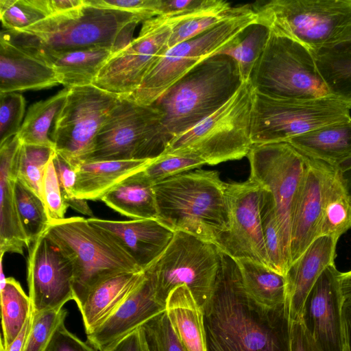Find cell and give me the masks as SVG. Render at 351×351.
<instances>
[{
  "mask_svg": "<svg viewBox=\"0 0 351 351\" xmlns=\"http://www.w3.org/2000/svg\"><path fill=\"white\" fill-rule=\"evenodd\" d=\"M2 337L1 346L6 348L17 337L32 311L29 295L12 277L1 285Z\"/></svg>",
  "mask_w": 351,
  "mask_h": 351,
  "instance_id": "obj_36",
  "label": "cell"
},
{
  "mask_svg": "<svg viewBox=\"0 0 351 351\" xmlns=\"http://www.w3.org/2000/svg\"><path fill=\"white\" fill-rule=\"evenodd\" d=\"M269 36V30L267 27L254 23L236 42L218 54L226 55L233 59L237 65L242 82H250L253 70L264 51Z\"/></svg>",
  "mask_w": 351,
  "mask_h": 351,
  "instance_id": "obj_37",
  "label": "cell"
},
{
  "mask_svg": "<svg viewBox=\"0 0 351 351\" xmlns=\"http://www.w3.org/2000/svg\"><path fill=\"white\" fill-rule=\"evenodd\" d=\"M69 89L64 88L30 106L18 133L22 143L54 148L49 135V128L64 103Z\"/></svg>",
  "mask_w": 351,
  "mask_h": 351,
  "instance_id": "obj_35",
  "label": "cell"
},
{
  "mask_svg": "<svg viewBox=\"0 0 351 351\" xmlns=\"http://www.w3.org/2000/svg\"><path fill=\"white\" fill-rule=\"evenodd\" d=\"M343 317L344 328L351 349V298H344Z\"/></svg>",
  "mask_w": 351,
  "mask_h": 351,
  "instance_id": "obj_54",
  "label": "cell"
},
{
  "mask_svg": "<svg viewBox=\"0 0 351 351\" xmlns=\"http://www.w3.org/2000/svg\"><path fill=\"white\" fill-rule=\"evenodd\" d=\"M341 287L344 298H351V270L347 272H341Z\"/></svg>",
  "mask_w": 351,
  "mask_h": 351,
  "instance_id": "obj_55",
  "label": "cell"
},
{
  "mask_svg": "<svg viewBox=\"0 0 351 351\" xmlns=\"http://www.w3.org/2000/svg\"><path fill=\"white\" fill-rule=\"evenodd\" d=\"M252 7L250 4L232 6L223 0H206L202 6L173 27L168 49L245 13Z\"/></svg>",
  "mask_w": 351,
  "mask_h": 351,
  "instance_id": "obj_32",
  "label": "cell"
},
{
  "mask_svg": "<svg viewBox=\"0 0 351 351\" xmlns=\"http://www.w3.org/2000/svg\"><path fill=\"white\" fill-rule=\"evenodd\" d=\"M250 83L255 91L273 97L311 100L332 97L313 52L295 40L271 32Z\"/></svg>",
  "mask_w": 351,
  "mask_h": 351,
  "instance_id": "obj_8",
  "label": "cell"
},
{
  "mask_svg": "<svg viewBox=\"0 0 351 351\" xmlns=\"http://www.w3.org/2000/svg\"><path fill=\"white\" fill-rule=\"evenodd\" d=\"M332 168L308 158V167L291 215V265L319 237L324 192Z\"/></svg>",
  "mask_w": 351,
  "mask_h": 351,
  "instance_id": "obj_20",
  "label": "cell"
},
{
  "mask_svg": "<svg viewBox=\"0 0 351 351\" xmlns=\"http://www.w3.org/2000/svg\"><path fill=\"white\" fill-rule=\"evenodd\" d=\"M165 312L184 351H207L204 309L186 285L170 292Z\"/></svg>",
  "mask_w": 351,
  "mask_h": 351,
  "instance_id": "obj_27",
  "label": "cell"
},
{
  "mask_svg": "<svg viewBox=\"0 0 351 351\" xmlns=\"http://www.w3.org/2000/svg\"><path fill=\"white\" fill-rule=\"evenodd\" d=\"M60 84L53 64L40 48L2 30L0 93L49 88Z\"/></svg>",
  "mask_w": 351,
  "mask_h": 351,
  "instance_id": "obj_19",
  "label": "cell"
},
{
  "mask_svg": "<svg viewBox=\"0 0 351 351\" xmlns=\"http://www.w3.org/2000/svg\"><path fill=\"white\" fill-rule=\"evenodd\" d=\"M96 7L130 12L138 16L142 23L160 15L161 0H84Z\"/></svg>",
  "mask_w": 351,
  "mask_h": 351,
  "instance_id": "obj_47",
  "label": "cell"
},
{
  "mask_svg": "<svg viewBox=\"0 0 351 351\" xmlns=\"http://www.w3.org/2000/svg\"><path fill=\"white\" fill-rule=\"evenodd\" d=\"M64 308L34 312L32 326L23 351H45L58 327L64 322Z\"/></svg>",
  "mask_w": 351,
  "mask_h": 351,
  "instance_id": "obj_44",
  "label": "cell"
},
{
  "mask_svg": "<svg viewBox=\"0 0 351 351\" xmlns=\"http://www.w3.org/2000/svg\"><path fill=\"white\" fill-rule=\"evenodd\" d=\"M45 235L73 266V300L79 310L90 291L104 280L143 271L112 236L84 217L51 222Z\"/></svg>",
  "mask_w": 351,
  "mask_h": 351,
  "instance_id": "obj_4",
  "label": "cell"
},
{
  "mask_svg": "<svg viewBox=\"0 0 351 351\" xmlns=\"http://www.w3.org/2000/svg\"><path fill=\"white\" fill-rule=\"evenodd\" d=\"M350 119V109L333 97L295 100L254 90L251 141L252 145L287 142L324 125Z\"/></svg>",
  "mask_w": 351,
  "mask_h": 351,
  "instance_id": "obj_12",
  "label": "cell"
},
{
  "mask_svg": "<svg viewBox=\"0 0 351 351\" xmlns=\"http://www.w3.org/2000/svg\"><path fill=\"white\" fill-rule=\"evenodd\" d=\"M254 23L256 15L252 7L245 13L172 47L152 67L139 88L125 97L141 105H152L191 69L233 44Z\"/></svg>",
  "mask_w": 351,
  "mask_h": 351,
  "instance_id": "obj_11",
  "label": "cell"
},
{
  "mask_svg": "<svg viewBox=\"0 0 351 351\" xmlns=\"http://www.w3.org/2000/svg\"><path fill=\"white\" fill-rule=\"evenodd\" d=\"M139 328L147 351H184L165 311Z\"/></svg>",
  "mask_w": 351,
  "mask_h": 351,
  "instance_id": "obj_42",
  "label": "cell"
},
{
  "mask_svg": "<svg viewBox=\"0 0 351 351\" xmlns=\"http://www.w3.org/2000/svg\"><path fill=\"white\" fill-rule=\"evenodd\" d=\"M219 266V250L215 244L175 231L163 253L144 271L162 305L165 306L173 289L186 285L204 307L213 293Z\"/></svg>",
  "mask_w": 351,
  "mask_h": 351,
  "instance_id": "obj_9",
  "label": "cell"
},
{
  "mask_svg": "<svg viewBox=\"0 0 351 351\" xmlns=\"http://www.w3.org/2000/svg\"><path fill=\"white\" fill-rule=\"evenodd\" d=\"M121 97L93 84L69 88L50 134L55 151L75 168L86 162Z\"/></svg>",
  "mask_w": 351,
  "mask_h": 351,
  "instance_id": "obj_13",
  "label": "cell"
},
{
  "mask_svg": "<svg viewBox=\"0 0 351 351\" xmlns=\"http://www.w3.org/2000/svg\"><path fill=\"white\" fill-rule=\"evenodd\" d=\"M330 95L351 109V50L337 47L314 52Z\"/></svg>",
  "mask_w": 351,
  "mask_h": 351,
  "instance_id": "obj_34",
  "label": "cell"
},
{
  "mask_svg": "<svg viewBox=\"0 0 351 351\" xmlns=\"http://www.w3.org/2000/svg\"><path fill=\"white\" fill-rule=\"evenodd\" d=\"M341 177L351 200V166L340 171Z\"/></svg>",
  "mask_w": 351,
  "mask_h": 351,
  "instance_id": "obj_56",
  "label": "cell"
},
{
  "mask_svg": "<svg viewBox=\"0 0 351 351\" xmlns=\"http://www.w3.org/2000/svg\"><path fill=\"white\" fill-rule=\"evenodd\" d=\"M165 311L155 298L151 282L145 280L117 309L92 332L86 334L90 346L104 351L145 322Z\"/></svg>",
  "mask_w": 351,
  "mask_h": 351,
  "instance_id": "obj_22",
  "label": "cell"
},
{
  "mask_svg": "<svg viewBox=\"0 0 351 351\" xmlns=\"http://www.w3.org/2000/svg\"><path fill=\"white\" fill-rule=\"evenodd\" d=\"M42 188L43 202L51 222L66 218L65 214L69 206L62 195L52 156L45 169Z\"/></svg>",
  "mask_w": 351,
  "mask_h": 351,
  "instance_id": "obj_46",
  "label": "cell"
},
{
  "mask_svg": "<svg viewBox=\"0 0 351 351\" xmlns=\"http://www.w3.org/2000/svg\"><path fill=\"white\" fill-rule=\"evenodd\" d=\"M101 200L112 210L132 219H158L153 184L141 171L112 188Z\"/></svg>",
  "mask_w": 351,
  "mask_h": 351,
  "instance_id": "obj_31",
  "label": "cell"
},
{
  "mask_svg": "<svg viewBox=\"0 0 351 351\" xmlns=\"http://www.w3.org/2000/svg\"><path fill=\"white\" fill-rule=\"evenodd\" d=\"M261 217L269 267L285 276L290 266V260L285 247L273 198L263 188L261 198Z\"/></svg>",
  "mask_w": 351,
  "mask_h": 351,
  "instance_id": "obj_38",
  "label": "cell"
},
{
  "mask_svg": "<svg viewBox=\"0 0 351 351\" xmlns=\"http://www.w3.org/2000/svg\"><path fill=\"white\" fill-rule=\"evenodd\" d=\"M287 142L308 158L339 171L351 166V119L324 125Z\"/></svg>",
  "mask_w": 351,
  "mask_h": 351,
  "instance_id": "obj_25",
  "label": "cell"
},
{
  "mask_svg": "<svg viewBox=\"0 0 351 351\" xmlns=\"http://www.w3.org/2000/svg\"><path fill=\"white\" fill-rule=\"evenodd\" d=\"M290 351H322L302 318L290 322Z\"/></svg>",
  "mask_w": 351,
  "mask_h": 351,
  "instance_id": "obj_50",
  "label": "cell"
},
{
  "mask_svg": "<svg viewBox=\"0 0 351 351\" xmlns=\"http://www.w3.org/2000/svg\"><path fill=\"white\" fill-rule=\"evenodd\" d=\"M343 334H344V343H343V351H351V349L350 348V345L348 343V337H347V335L346 333V330L344 328V325H343Z\"/></svg>",
  "mask_w": 351,
  "mask_h": 351,
  "instance_id": "obj_58",
  "label": "cell"
},
{
  "mask_svg": "<svg viewBox=\"0 0 351 351\" xmlns=\"http://www.w3.org/2000/svg\"><path fill=\"white\" fill-rule=\"evenodd\" d=\"M154 159L83 162L75 168V197L85 200H101L112 188L143 170Z\"/></svg>",
  "mask_w": 351,
  "mask_h": 351,
  "instance_id": "obj_26",
  "label": "cell"
},
{
  "mask_svg": "<svg viewBox=\"0 0 351 351\" xmlns=\"http://www.w3.org/2000/svg\"><path fill=\"white\" fill-rule=\"evenodd\" d=\"M15 195L20 222L29 247L47 232L51 221L44 202L19 180Z\"/></svg>",
  "mask_w": 351,
  "mask_h": 351,
  "instance_id": "obj_39",
  "label": "cell"
},
{
  "mask_svg": "<svg viewBox=\"0 0 351 351\" xmlns=\"http://www.w3.org/2000/svg\"><path fill=\"white\" fill-rule=\"evenodd\" d=\"M45 351H98L83 341L62 323L55 331Z\"/></svg>",
  "mask_w": 351,
  "mask_h": 351,
  "instance_id": "obj_49",
  "label": "cell"
},
{
  "mask_svg": "<svg viewBox=\"0 0 351 351\" xmlns=\"http://www.w3.org/2000/svg\"><path fill=\"white\" fill-rule=\"evenodd\" d=\"M243 83L235 61L217 54L191 69L152 105L172 139L215 112Z\"/></svg>",
  "mask_w": 351,
  "mask_h": 351,
  "instance_id": "obj_5",
  "label": "cell"
},
{
  "mask_svg": "<svg viewBox=\"0 0 351 351\" xmlns=\"http://www.w3.org/2000/svg\"><path fill=\"white\" fill-rule=\"evenodd\" d=\"M87 219L112 236L143 271L163 253L175 232L153 219L114 221L93 217Z\"/></svg>",
  "mask_w": 351,
  "mask_h": 351,
  "instance_id": "obj_21",
  "label": "cell"
},
{
  "mask_svg": "<svg viewBox=\"0 0 351 351\" xmlns=\"http://www.w3.org/2000/svg\"><path fill=\"white\" fill-rule=\"evenodd\" d=\"M213 293L204 306L207 351H290L286 312L268 314L247 296L235 260L219 250Z\"/></svg>",
  "mask_w": 351,
  "mask_h": 351,
  "instance_id": "obj_1",
  "label": "cell"
},
{
  "mask_svg": "<svg viewBox=\"0 0 351 351\" xmlns=\"http://www.w3.org/2000/svg\"><path fill=\"white\" fill-rule=\"evenodd\" d=\"M351 228V200L342 181L340 171L332 168L324 196L319 237L337 240Z\"/></svg>",
  "mask_w": 351,
  "mask_h": 351,
  "instance_id": "obj_33",
  "label": "cell"
},
{
  "mask_svg": "<svg viewBox=\"0 0 351 351\" xmlns=\"http://www.w3.org/2000/svg\"><path fill=\"white\" fill-rule=\"evenodd\" d=\"M158 220L217 247L230 228L226 183L216 171L197 169L153 185Z\"/></svg>",
  "mask_w": 351,
  "mask_h": 351,
  "instance_id": "obj_2",
  "label": "cell"
},
{
  "mask_svg": "<svg viewBox=\"0 0 351 351\" xmlns=\"http://www.w3.org/2000/svg\"><path fill=\"white\" fill-rule=\"evenodd\" d=\"M341 274L335 263L320 275L305 300L302 319L322 351H343L344 343Z\"/></svg>",
  "mask_w": 351,
  "mask_h": 351,
  "instance_id": "obj_18",
  "label": "cell"
},
{
  "mask_svg": "<svg viewBox=\"0 0 351 351\" xmlns=\"http://www.w3.org/2000/svg\"><path fill=\"white\" fill-rule=\"evenodd\" d=\"M230 228L217 247L234 259L245 258L269 267L264 242L261 217L262 187L248 178L226 183Z\"/></svg>",
  "mask_w": 351,
  "mask_h": 351,
  "instance_id": "obj_16",
  "label": "cell"
},
{
  "mask_svg": "<svg viewBox=\"0 0 351 351\" xmlns=\"http://www.w3.org/2000/svg\"><path fill=\"white\" fill-rule=\"evenodd\" d=\"M204 165L202 161L188 155L162 154L141 173L154 185L175 175L199 169Z\"/></svg>",
  "mask_w": 351,
  "mask_h": 351,
  "instance_id": "obj_43",
  "label": "cell"
},
{
  "mask_svg": "<svg viewBox=\"0 0 351 351\" xmlns=\"http://www.w3.org/2000/svg\"><path fill=\"white\" fill-rule=\"evenodd\" d=\"M145 278L144 271L123 273L95 287L80 310L86 333L107 319Z\"/></svg>",
  "mask_w": 351,
  "mask_h": 351,
  "instance_id": "obj_29",
  "label": "cell"
},
{
  "mask_svg": "<svg viewBox=\"0 0 351 351\" xmlns=\"http://www.w3.org/2000/svg\"><path fill=\"white\" fill-rule=\"evenodd\" d=\"M204 1L205 0H161L160 15L187 12L198 8Z\"/></svg>",
  "mask_w": 351,
  "mask_h": 351,
  "instance_id": "obj_51",
  "label": "cell"
},
{
  "mask_svg": "<svg viewBox=\"0 0 351 351\" xmlns=\"http://www.w3.org/2000/svg\"><path fill=\"white\" fill-rule=\"evenodd\" d=\"M104 351H145L140 328L115 342Z\"/></svg>",
  "mask_w": 351,
  "mask_h": 351,
  "instance_id": "obj_52",
  "label": "cell"
},
{
  "mask_svg": "<svg viewBox=\"0 0 351 351\" xmlns=\"http://www.w3.org/2000/svg\"><path fill=\"white\" fill-rule=\"evenodd\" d=\"M28 250L29 296L34 313L62 308L73 300V269L70 261L45 233Z\"/></svg>",
  "mask_w": 351,
  "mask_h": 351,
  "instance_id": "obj_17",
  "label": "cell"
},
{
  "mask_svg": "<svg viewBox=\"0 0 351 351\" xmlns=\"http://www.w3.org/2000/svg\"><path fill=\"white\" fill-rule=\"evenodd\" d=\"M53 147L21 144L19 160L18 180L43 199V180Z\"/></svg>",
  "mask_w": 351,
  "mask_h": 351,
  "instance_id": "obj_41",
  "label": "cell"
},
{
  "mask_svg": "<svg viewBox=\"0 0 351 351\" xmlns=\"http://www.w3.org/2000/svg\"><path fill=\"white\" fill-rule=\"evenodd\" d=\"M53 14L51 0H0L4 30H19Z\"/></svg>",
  "mask_w": 351,
  "mask_h": 351,
  "instance_id": "obj_40",
  "label": "cell"
},
{
  "mask_svg": "<svg viewBox=\"0 0 351 351\" xmlns=\"http://www.w3.org/2000/svg\"><path fill=\"white\" fill-rule=\"evenodd\" d=\"M33 319L34 311L32 307L30 314L17 337L8 348H4L1 346V351H23L32 326Z\"/></svg>",
  "mask_w": 351,
  "mask_h": 351,
  "instance_id": "obj_53",
  "label": "cell"
},
{
  "mask_svg": "<svg viewBox=\"0 0 351 351\" xmlns=\"http://www.w3.org/2000/svg\"><path fill=\"white\" fill-rule=\"evenodd\" d=\"M53 65L60 84L66 88L93 84L98 73L116 51L92 47L69 51H44Z\"/></svg>",
  "mask_w": 351,
  "mask_h": 351,
  "instance_id": "obj_30",
  "label": "cell"
},
{
  "mask_svg": "<svg viewBox=\"0 0 351 351\" xmlns=\"http://www.w3.org/2000/svg\"><path fill=\"white\" fill-rule=\"evenodd\" d=\"M195 10L157 16L143 22L138 36L113 53L93 85L120 96H129L168 49L173 27Z\"/></svg>",
  "mask_w": 351,
  "mask_h": 351,
  "instance_id": "obj_14",
  "label": "cell"
},
{
  "mask_svg": "<svg viewBox=\"0 0 351 351\" xmlns=\"http://www.w3.org/2000/svg\"><path fill=\"white\" fill-rule=\"evenodd\" d=\"M254 93L250 82H243L215 112L173 137L162 154L188 155L210 165L247 156L252 145Z\"/></svg>",
  "mask_w": 351,
  "mask_h": 351,
  "instance_id": "obj_6",
  "label": "cell"
},
{
  "mask_svg": "<svg viewBox=\"0 0 351 351\" xmlns=\"http://www.w3.org/2000/svg\"><path fill=\"white\" fill-rule=\"evenodd\" d=\"M234 260L239 269L245 292L253 304L265 313L285 311L286 276L249 258Z\"/></svg>",
  "mask_w": 351,
  "mask_h": 351,
  "instance_id": "obj_28",
  "label": "cell"
},
{
  "mask_svg": "<svg viewBox=\"0 0 351 351\" xmlns=\"http://www.w3.org/2000/svg\"><path fill=\"white\" fill-rule=\"evenodd\" d=\"M335 47L346 49V50H351V40H349L345 43H343Z\"/></svg>",
  "mask_w": 351,
  "mask_h": 351,
  "instance_id": "obj_57",
  "label": "cell"
},
{
  "mask_svg": "<svg viewBox=\"0 0 351 351\" xmlns=\"http://www.w3.org/2000/svg\"><path fill=\"white\" fill-rule=\"evenodd\" d=\"M143 346H144V344H143ZM144 349H145V351H147V350H145V346H144Z\"/></svg>",
  "mask_w": 351,
  "mask_h": 351,
  "instance_id": "obj_59",
  "label": "cell"
},
{
  "mask_svg": "<svg viewBox=\"0 0 351 351\" xmlns=\"http://www.w3.org/2000/svg\"><path fill=\"white\" fill-rule=\"evenodd\" d=\"M75 9L48 16L27 27L8 31L44 51H69L101 47L116 52L133 39L141 19L120 10L85 3ZM8 31V30H6Z\"/></svg>",
  "mask_w": 351,
  "mask_h": 351,
  "instance_id": "obj_3",
  "label": "cell"
},
{
  "mask_svg": "<svg viewBox=\"0 0 351 351\" xmlns=\"http://www.w3.org/2000/svg\"><path fill=\"white\" fill-rule=\"evenodd\" d=\"M252 8L256 23L313 53L351 40V0H271Z\"/></svg>",
  "mask_w": 351,
  "mask_h": 351,
  "instance_id": "obj_7",
  "label": "cell"
},
{
  "mask_svg": "<svg viewBox=\"0 0 351 351\" xmlns=\"http://www.w3.org/2000/svg\"><path fill=\"white\" fill-rule=\"evenodd\" d=\"M26 101L18 93H0V143L19 132Z\"/></svg>",
  "mask_w": 351,
  "mask_h": 351,
  "instance_id": "obj_45",
  "label": "cell"
},
{
  "mask_svg": "<svg viewBox=\"0 0 351 351\" xmlns=\"http://www.w3.org/2000/svg\"><path fill=\"white\" fill-rule=\"evenodd\" d=\"M52 160L62 195L69 205L76 198L74 195L76 182L75 168L56 151L52 156Z\"/></svg>",
  "mask_w": 351,
  "mask_h": 351,
  "instance_id": "obj_48",
  "label": "cell"
},
{
  "mask_svg": "<svg viewBox=\"0 0 351 351\" xmlns=\"http://www.w3.org/2000/svg\"><path fill=\"white\" fill-rule=\"evenodd\" d=\"M171 140L153 105L121 96L99 132L87 161L153 159L165 152Z\"/></svg>",
  "mask_w": 351,
  "mask_h": 351,
  "instance_id": "obj_10",
  "label": "cell"
},
{
  "mask_svg": "<svg viewBox=\"0 0 351 351\" xmlns=\"http://www.w3.org/2000/svg\"><path fill=\"white\" fill-rule=\"evenodd\" d=\"M337 241L332 237H319L289 266L285 275V311L290 322L302 318L304 302L310 291L324 269L335 264Z\"/></svg>",
  "mask_w": 351,
  "mask_h": 351,
  "instance_id": "obj_24",
  "label": "cell"
},
{
  "mask_svg": "<svg viewBox=\"0 0 351 351\" xmlns=\"http://www.w3.org/2000/svg\"><path fill=\"white\" fill-rule=\"evenodd\" d=\"M21 141L18 134L0 143V252L23 254L29 245L16 201Z\"/></svg>",
  "mask_w": 351,
  "mask_h": 351,
  "instance_id": "obj_23",
  "label": "cell"
},
{
  "mask_svg": "<svg viewBox=\"0 0 351 351\" xmlns=\"http://www.w3.org/2000/svg\"><path fill=\"white\" fill-rule=\"evenodd\" d=\"M247 157L250 165L249 178L269 191L273 198L290 260L291 215L308 158L287 142L252 145Z\"/></svg>",
  "mask_w": 351,
  "mask_h": 351,
  "instance_id": "obj_15",
  "label": "cell"
}]
</instances>
